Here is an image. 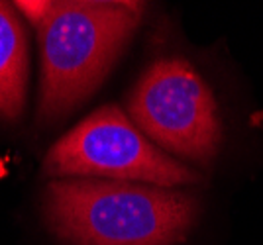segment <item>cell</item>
<instances>
[{
    "mask_svg": "<svg viewBox=\"0 0 263 245\" xmlns=\"http://www.w3.org/2000/svg\"><path fill=\"white\" fill-rule=\"evenodd\" d=\"M28 35L12 4L0 2V118L16 120L28 89Z\"/></svg>",
    "mask_w": 263,
    "mask_h": 245,
    "instance_id": "5",
    "label": "cell"
},
{
    "mask_svg": "<svg viewBox=\"0 0 263 245\" xmlns=\"http://www.w3.org/2000/svg\"><path fill=\"white\" fill-rule=\"evenodd\" d=\"M44 173L49 178L128 180L165 189L200 180L195 169L152 144L114 104L69 130L45 155Z\"/></svg>",
    "mask_w": 263,
    "mask_h": 245,
    "instance_id": "3",
    "label": "cell"
},
{
    "mask_svg": "<svg viewBox=\"0 0 263 245\" xmlns=\"http://www.w3.org/2000/svg\"><path fill=\"white\" fill-rule=\"evenodd\" d=\"M128 118L173 157L209 163L222 144V124L204 78L185 57L152 61L128 96Z\"/></svg>",
    "mask_w": 263,
    "mask_h": 245,
    "instance_id": "4",
    "label": "cell"
},
{
    "mask_svg": "<svg viewBox=\"0 0 263 245\" xmlns=\"http://www.w3.org/2000/svg\"><path fill=\"white\" fill-rule=\"evenodd\" d=\"M16 10L22 14L28 22H32L35 28L44 22L47 18V14L51 10L53 2H45V0H40V2H30V0H22V2H16L14 4Z\"/></svg>",
    "mask_w": 263,
    "mask_h": 245,
    "instance_id": "6",
    "label": "cell"
},
{
    "mask_svg": "<svg viewBox=\"0 0 263 245\" xmlns=\"http://www.w3.org/2000/svg\"><path fill=\"white\" fill-rule=\"evenodd\" d=\"M49 228L69 245H175L197 222L198 198L181 189L104 178H53Z\"/></svg>",
    "mask_w": 263,
    "mask_h": 245,
    "instance_id": "1",
    "label": "cell"
},
{
    "mask_svg": "<svg viewBox=\"0 0 263 245\" xmlns=\"http://www.w3.org/2000/svg\"><path fill=\"white\" fill-rule=\"evenodd\" d=\"M143 18L142 2H53L40 24L42 122H57L99 89Z\"/></svg>",
    "mask_w": 263,
    "mask_h": 245,
    "instance_id": "2",
    "label": "cell"
}]
</instances>
